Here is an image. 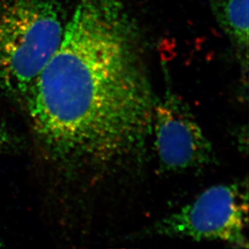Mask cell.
Masks as SVG:
<instances>
[{
  "label": "cell",
  "mask_w": 249,
  "mask_h": 249,
  "mask_svg": "<svg viewBox=\"0 0 249 249\" xmlns=\"http://www.w3.org/2000/svg\"><path fill=\"white\" fill-rule=\"evenodd\" d=\"M157 99L124 3L80 0L24 102L53 159L104 174L141 161Z\"/></svg>",
  "instance_id": "obj_1"
},
{
  "label": "cell",
  "mask_w": 249,
  "mask_h": 249,
  "mask_svg": "<svg viewBox=\"0 0 249 249\" xmlns=\"http://www.w3.org/2000/svg\"><path fill=\"white\" fill-rule=\"evenodd\" d=\"M63 0H0V88L24 100L66 31Z\"/></svg>",
  "instance_id": "obj_2"
},
{
  "label": "cell",
  "mask_w": 249,
  "mask_h": 249,
  "mask_svg": "<svg viewBox=\"0 0 249 249\" xmlns=\"http://www.w3.org/2000/svg\"><path fill=\"white\" fill-rule=\"evenodd\" d=\"M247 181L212 186L153 226L154 234L190 240H217L249 248Z\"/></svg>",
  "instance_id": "obj_3"
},
{
  "label": "cell",
  "mask_w": 249,
  "mask_h": 249,
  "mask_svg": "<svg viewBox=\"0 0 249 249\" xmlns=\"http://www.w3.org/2000/svg\"><path fill=\"white\" fill-rule=\"evenodd\" d=\"M153 131L156 153L163 171L202 169L214 159L212 143L188 105L170 90L157 99Z\"/></svg>",
  "instance_id": "obj_4"
},
{
  "label": "cell",
  "mask_w": 249,
  "mask_h": 249,
  "mask_svg": "<svg viewBox=\"0 0 249 249\" xmlns=\"http://www.w3.org/2000/svg\"><path fill=\"white\" fill-rule=\"evenodd\" d=\"M212 13L235 49L240 61L248 66L249 0H208Z\"/></svg>",
  "instance_id": "obj_5"
},
{
  "label": "cell",
  "mask_w": 249,
  "mask_h": 249,
  "mask_svg": "<svg viewBox=\"0 0 249 249\" xmlns=\"http://www.w3.org/2000/svg\"><path fill=\"white\" fill-rule=\"evenodd\" d=\"M12 137L9 132L0 124V151L11 145Z\"/></svg>",
  "instance_id": "obj_6"
}]
</instances>
